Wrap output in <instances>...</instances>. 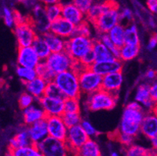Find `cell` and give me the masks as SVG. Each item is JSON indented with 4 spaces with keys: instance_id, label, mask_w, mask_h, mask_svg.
<instances>
[{
    "instance_id": "6da1fadb",
    "label": "cell",
    "mask_w": 157,
    "mask_h": 156,
    "mask_svg": "<svg viewBox=\"0 0 157 156\" xmlns=\"http://www.w3.org/2000/svg\"><path fill=\"white\" fill-rule=\"evenodd\" d=\"M146 112L143 108H131L125 106L118 131L136 137L141 134V124Z\"/></svg>"
},
{
    "instance_id": "7a4b0ae2",
    "label": "cell",
    "mask_w": 157,
    "mask_h": 156,
    "mask_svg": "<svg viewBox=\"0 0 157 156\" xmlns=\"http://www.w3.org/2000/svg\"><path fill=\"white\" fill-rule=\"evenodd\" d=\"M117 103V95L103 89L88 94L85 101V106L92 112L111 110L116 106Z\"/></svg>"
},
{
    "instance_id": "3957f363",
    "label": "cell",
    "mask_w": 157,
    "mask_h": 156,
    "mask_svg": "<svg viewBox=\"0 0 157 156\" xmlns=\"http://www.w3.org/2000/svg\"><path fill=\"white\" fill-rule=\"evenodd\" d=\"M54 81L66 98H80L82 94L80 88L79 74L73 70L56 74Z\"/></svg>"
},
{
    "instance_id": "277c9868",
    "label": "cell",
    "mask_w": 157,
    "mask_h": 156,
    "mask_svg": "<svg viewBox=\"0 0 157 156\" xmlns=\"http://www.w3.org/2000/svg\"><path fill=\"white\" fill-rule=\"evenodd\" d=\"M94 39L92 37L74 35L67 40L66 51L74 60H81L88 51L92 49Z\"/></svg>"
},
{
    "instance_id": "5b68a950",
    "label": "cell",
    "mask_w": 157,
    "mask_h": 156,
    "mask_svg": "<svg viewBox=\"0 0 157 156\" xmlns=\"http://www.w3.org/2000/svg\"><path fill=\"white\" fill-rule=\"evenodd\" d=\"M37 149L45 156H69L71 152L66 141L48 136L41 142L35 144Z\"/></svg>"
},
{
    "instance_id": "8992f818",
    "label": "cell",
    "mask_w": 157,
    "mask_h": 156,
    "mask_svg": "<svg viewBox=\"0 0 157 156\" xmlns=\"http://www.w3.org/2000/svg\"><path fill=\"white\" fill-rule=\"evenodd\" d=\"M118 24H120V10L116 4L105 10L92 24L98 34H104L109 32Z\"/></svg>"
},
{
    "instance_id": "52a82bcc",
    "label": "cell",
    "mask_w": 157,
    "mask_h": 156,
    "mask_svg": "<svg viewBox=\"0 0 157 156\" xmlns=\"http://www.w3.org/2000/svg\"><path fill=\"white\" fill-rule=\"evenodd\" d=\"M79 82L81 93L88 95L102 89V77L92 68H86L79 74Z\"/></svg>"
},
{
    "instance_id": "ba28073f",
    "label": "cell",
    "mask_w": 157,
    "mask_h": 156,
    "mask_svg": "<svg viewBox=\"0 0 157 156\" xmlns=\"http://www.w3.org/2000/svg\"><path fill=\"white\" fill-rule=\"evenodd\" d=\"M29 19L38 35H44L50 31L51 21L47 16L44 5L36 4L34 6Z\"/></svg>"
},
{
    "instance_id": "9c48e42d",
    "label": "cell",
    "mask_w": 157,
    "mask_h": 156,
    "mask_svg": "<svg viewBox=\"0 0 157 156\" xmlns=\"http://www.w3.org/2000/svg\"><path fill=\"white\" fill-rule=\"evenodd\" d=\"M45 61L48 67L56 74H58L71 70L75 60L70 55L67 51H63L52 52Z\"/></svg>"
},
{
    "instance_id": "30bf717a",
    "label": "cell",
    "mask_w": 157,
    "mask_h": 156,
    "mask_svg": "<svg viewBox=\"0 0 157 156\" xmlns=\"http://www.w3.org/2000/svg\"><path fill=\"white\" fill-rule=\"evenodd\" d=\"M13 33L19 47L31 46L38 36L30 19L26 22L16 24L13 28Z\"/></svg>"
},
{
    "instance_id": "8fae6325",
    "label": "cell",
    "mask_w": 157,
    "mask_h": 156,
    "mask_svg": "<svg viewBox=\"0 0 157 156\" xmlns=\"http://www.w3.org/2000/svg\"><path fill=\"white\" fill-rule=\"evenodd\" d=\"M90 137L86 134L81 124L68 128L66 143L71 153H75L83 146Z\"/></svg>"
},
{
    "instance_id": "7c38bea8",
    "label": "cell",
    "mask_w": 157,
    "mask_h": 156,
    "mask_svg": "<svg viewBox=\"0 0 157 156\" xmlns=\"http://www.w3.org/2000/svg\"><path fill=\"white\" fill-rule=\"evenodd\" d=\"M46 120L48 124V136L65 141L67 136L68 127L65 124L62 116H47Z\"/></svg>"
},
{
    "instance_id": "4fadbf2b",
    "label": "cell",
    "mask_w": 157,
    "mask_h": 156,
    "mask_svg": "<svg viewBox=\"0 0 157 156\" xmlns=\"http://www.w3.org/2000/svg\"><path fill=\"white\" fill-rule=\"evenodd\" d=\"M42 60L40 59L32 46L19 47L17 49V63L18 66L30 68H36Z\"/></svg>"
},
{
    "instance_id": "5bb4252c",
    "label": "cell",
    "mask_w": 157,
    "mask_h": 156,
    "mask_svg": "<svg viewBox=\"0 0 157 156\" xmlns=\"http://www.w3.org/2000/svg\"><path fill=\"white\" fill-rule=\"evenodd\" d=\"M47 116H62L64 113V99L51 98L45 95L38 101Z\"/></svg>"
},
{
    "instance_id": "9a60e30c",
    "label": "cell",
    "mask_w": 157,
    "mask_h": 156,
    "mask_svg": "<svg viewBox=\"0 0 157 156\" xmlns=\"http://www.w3.org/2000/svg\"><path fill=\"white\" fill-rule=\"evenodd\" d=\"M135 100L139 102L145 112H152L156 103L153 101L150 94V84L142 83L137 87Z\"/></svg>"
},
{
    "instance_id": "2e32d148",
    "label": "cell",
    "mask_w": 157,
    "mask_h": 156,
    "mask_svg": "<svg viewBox=\"0 0 157 156\" xmlns=\"http://www.w3.org/2000/svg\"><path fill=\"white\" fill-rule=\"evenodd\" d=\"M76 26L72 23L66 20L63 17H59L58 19L51 22L50 31L51 32L57 34L58 36L67 40L74 35V30Z\"/></svg>"
},
{
    "instance_id": "e0dca14e",
    "label": "cell",
    "mask_w": 157,
    "mask_h": 156,
    "mask_svg": "<svg viewBox=\"0 0 157 156\" xmlns=\"http://www.w3.org/2000/svg\"><path fill=\"white\" fill-rule=\"evenodd\" d=\"M91 68L95 73L103 77L106 74L122 71L123 62L120 59L114 58L105 61L95 62Z\"/></svg>"
},
{
    "instance_id": "ac0fdd59",
    "label": "cell",
    "mask_w": 157,
    "mask_h": 156,
    "mask_svg": "<svg viewBox=\"0 0 157 156\" xmlns=\"http://www.w3.org/2000/svg\"><path fill=\"white\" fill-rule=\"evenodd\" d=\"M124 83L122 71L106 74L102 77V89L112 94H117Z\"/></svg>"
},
{
    "instance_id": "d6986e66",
    "label": "cell",
    "mask_w": 157,
    "mask_h": 156,
    "mask_svg": "<svg viewBox=\"0 0 157 156\" xmlns=\"http://www.w3.org/2000/svg\"><path fill=\"white\" fill-rule=\"evenodd\" d=\"M62 17L75 26L79 25L86 20V14L84 13L73 2L63 5Z\"/></svg>"
},
{
    "instance_id": "ffe728a7",
    "label": "cell",
    "mask_w": 157,
    "mask_h": 156,
    "mask_svg": "<svg viewBox=\"0 0 157 156\" xmlns=\"http://www.w3.org/2000/svg\"><path fill=\"white\" fill-rule=\"evenodd\" d=\"M28 130L33 144H36L41 142L48 136L46 118L28 126Z\"/></svg>"
},
{
    "instance_id": "44dd1931",
    "label": "cell",
    "mask_w": 157,
    "mask_h": 156,
    "mask_svg": "<svg viewBox=\"0 0 157 156\" xmlns=\"http://www.w3.org/2000/svg\"><path fill=\"white\" fill-rule=\"evenodd\" d=\"M47 117L42 107L39 105H31L28 108L23 109V120L24 125L30 126Z\"/></svg>"
},
{
    "instance_id": "7402d4cb",
    "label": "cell",
    "mask_w": 157,
    "mask_h": 156,
    "mask_svg": "<svg viewBox=\"0 0 157 156\" xmlns=\"http://www.w3.org/2000/svg\"><path fill=\"white\" fill-rule=\"evenodd\" d=\"M141 134L148 139L157 135V116L152 112L145 114L141 124Z\"/></svg>"
},
{
    "instance_id": "603a6c76",
    "label": "cell",
    "mask_w": 157,
    "mask_h": 156,
    "mask_svg": "<svg viewBox=\"0 0 157 156\" xmlns=\"http://www.w3.org/2000/svg\"><path fill=\"white\" fill-rule=\"evenodd\" d=\"M32 144H34L30 137L28 126L24 125V127H21L17 133L10 139L9 150H13L15 148L32 145Z\"/></svg>"
},
{
    "instance_id": "cb8c5ba5",
    "label": "cell",
    "mask_w": 157,
    "mask_h": 156,
    "mask_svg": "<svg viewBox=\"0 0 157 156\" xmlns=\"http://www.w3.org/2000/svg\"><path fill=\"white\" fill-rule=\"evenodd\" d=\"M47 84L48 82L46 81L41 77H37L32 81L24 84V86H25L26 91L35 97V99L38 101L39 99L45 96Z\"/></svg>"
},
{
    "instance_id": "d4e9b609",
    "label": "cell",
    "mask_w": 157,
    "mask_h": 156,
    "mask_svg": "<svg viewBox=\"0 0 157 156\" xmlns=\"http://www.w3.org/2000/svg\"><path fill=\"white\" fill-rule=\"evenodd\" d=\"M117 4L113 0H107L101 3H94L86 13V20L93 24L105 10Z\"/></svg>"
},
{
    "instance_id": "484cf974",
    "label": "cell",
    "mask_w": 157,
    "mask_h": 156,
    "mask_svg": "<svg viewBox=\"0 0 157 156\" xmlns=\"http://www.w3.org/2000/svg\"><path fill=\"white\" fill-rule=\"evenodd\" d=\"M44 38L46 41L47 44L50 48L52 52H59V51H66L67 46V40L57 34L48 31L43 35Z\"/></svg>"
},
{
    "instance_id": "4316f807",
    "label": "cell",
    "mask_w": 157,
    "mask_h": 156,
    "mask_svg": "<svg viewBox=\"0 0 157 156\" xmlns=\"http://www.w3.org/2000/svg\"><path fill=\"white\" fill-rule=\"evenodd\" d=\"M92 51L95 54L96 62L105 61V60L113 59L115 58L113 55L112 51L107 48L103 43L101 42L98 39H94Z\"/></svg>"
},
{
    "instance_id": "83f0119b",
    "label": "cell",
    "mask_w": 157,
    "mask_h": 156,
    "mask_svg": "<svg viewBox=\"0 0 157 156\" xmlns=\"http://www.w3.org/2000/svg\"><path fill=\"white\" fill-rule=\"evenodd\" d=\"M76 156H102L100 147L93 139L89 138L83 146L75 153Z\"/></svg>"
},
{
    "instance_id": "f1b7e54d",
    "label": "cell",
    "mask_w": 157,
    "mask_h": 156,
    "mask_svg": "<svg viewBox=\"0 0 157 156\" xmlns=\"http://www.w3.org/2000/svg\"><path fill=\"white\" fill-rule=\"evenodd\" d=\"M31 46L35 50L40 59L43 61L46 60V59L52 53L50 48L47 44L43 35H38Z\"/></svg>"
},
{
    "instance_id": "f546056e",
    "label": "cell",
    "mask_w": 157,
    "mask_h": 156,
    "mask_svg": "<svg viewBox=\"0 0 157 156\" xmlns=\"http://www.w3.org/2000/svg\"><path fill=\"white\" fill-rule=\"evenodd\" d=\"M140 50V45L125 44L124 46L120 48L119 59L122 62H128L133 60L139 55Z\"/></svg>"
},
{
    "instance_id": "4dcf8cb0",
    "label": "cell",
    "mask_w": 157,
    "mask_h": 156,
    "mask_svg": "<svg viewBox=\"0 0 157 156\" xmlns=\"http://www.w3.org/2000/svg\"><path fill=\"white\" fill-rule=\"evenodd\" d=\"M114 45L118 48H121L125 45V27L122 24H118L108 32Z\"/></svg>"
},
{
    "instance_id": "1f68e13d",
    "label": "cell",
    "mask_w": 157,
    "mask_h": 156,
    "mask_svg": "<svg viewBox=\"0 0 157 156\" xmlns=\"http://www.w3.org/2000/svg\"><path fill=\"white\" fill-rule=\"evenodd\" d=\"M125 44L140 45L138 29L135 23H131L125 27Z\"/></svg>"
},
{
    "instance_id": "d6a6232c",
    "label": "cell",
    "mask_w": 157,
    "mask_h": 156,
    "mask_svg": "<svg viewBox=\"0 0 157 156\" xmlns=\"http://www.w3.org/2000/svg\"><path fill=\"white\" fill-rule=\"evenodd\" d=\"M16 74L24 84L29 82L38 77L35 68L17 66L16 68Z\"/></svg>"
},
{
    "instance_id": "836d02e7",
    "label": "cell",
    "mask_w": 157,
    "mask_h": 156,
    "mask_svg": "<svg viewBox=\"0 0 157 156\" xmlns=\"http://www.w3.org/2000/svg\"><path fill=\"white\" fill-rule=\"evenodd\" d=\"M35 70L37 72V75L38 77H41L47 82H50V81H53L55 79L56 75V74L51 70L48 66L47 65L46 62L42 60L41 62L38 63L35 68Z\"/></svg>"
},
{
    "instance_id": "e575fe53",
    "label": "cell",
    "mask_w": 157,
    "mask_h": 156,
    "mask_svg": "<svg viewBox=\"0 0 157 156\" xmlns=\"http://www.w3.org/2000/svg\"><path fill=\"white\" fill-rule=\"evenodd\" d=\"M152 150L145 148L139 144H133L128 148H125L124 156H149Z\"/></svg>"
},
{
    "instance_id": "d590c367",
    "label": "cell",
    "mask_w": 157,
    "mask_h": 156,
    "mask_svg": "<svg viewBox=\"0 0 157 156\" xmlns=\"http://www.w3.org/2000/svg\"><path fill=\"white\" fill-rule=\"evenodd\" d=\"M98 40L102 42L107 48H109L111 51H112L113 55L115 58L119 59L120 55V48L114 45V43L113 42L111 38H109L108 33H104V34H99L98 37L97 38Z\"/></svg>"
},
{
    "instance_id": "8d00e7d4",
    "label": "cell",
    "mask_w": 157,
    "mask_h": 156,
    "mask_svg": "<svg viewBox=\"0 0 157 156\" xmlns=\"http://www.w3.org/2000/svg\"><path fill=\"white\" fill-rule=\"evenodd\" d=\"M45 95L51 97V98H62V99H65L66 98L63 93L62 92L61 89L59 88V86L56 84L54 81L48 82L46 86V89H45Z\"/></svg>"
},
{
    "instance_id": "74e56055",
    "label": "cell",
    "mask_w": 157,
    "mask_h": 156,
    "mask_svg": "<svg viewBox=\"0 0 157 156\" xmlns=\"http://www.w3.org/2000/svg\"><path fill=\"white\" fill-rule=\"evenodd\" d=\"M61 116L68 128L74 126L79 125L82 121L80 112H64Z\"/></svg>"
},
{
    "instance_id": "f35d334b",
    "label": "cell",
    "mask_w": 157,
    "mask_h": 156,
    "mask_svg": "<svg viewBox=\"0 0 157 156\" xmlns=\"http://www.w3.org/2000/svg\"><path fill=\"white\" fill-rule=\"evenodd\" d=\"M62 7L63 5L61 3L52 4L45 6L46 14L51 22L62 17Z\"/></svg>"
},
{
    "instance_id": "ab89813d",
    "label": "cell",
    "mask_w": 157,
    "mask_h": 156,
    "mask_svg": "<svg viewBox=\"0 0 157 156\" xmlns=\"http://www.w3.org/2000/svg\"><path fill=\"white\" fill-rule=\"evenodd\" d=\"M79 98H66L64 99V112H80Z\"/></svg>"
},
{
    "instance_id": "60d3db41",
    "label": "cell",
    "mask_w": 157,
    "mask_h": 156,
    "mask_svg": "<svg viewBox=\"0 0 157 156\" xmlns=\"http://www.w3.org/2000/svg\"><path fill=\"white\" fill-rule=\"evenodd\" d=\"M74 35L91 37V35H92V28H91V26L89 24V21L88 20H85L81 24L76 26L75 30H74Z\"/></svg>"
},
{
    "instance_id": "b9f144b4",
    "label": "cell",
    "mask_w": 157,
    "mask_h": 156,
    "mask_svg": "<svg viewBox=\"0 0 157 156\" xmlns=\"http://www.w3.org/2000/svg\"><path fill=\"white\" fill-rule=\"evenodd\" d=\"M2 18L4 24L10 28H13L16 26L14 11H12L9 7L4 6L2 10Z\"/></svg>"
},
{
    "instance_id": "7bdbcfd3",
    "label": "cell",
    "mask_w": 157,
    "mask_h": 156,
    "mask_svg": "<svg viewBox=\"0 0 157 156\" xmlns=\"http://www.w3.org/2000/svg\"><path fill=\"white\" fill-rule=\"evenodd\" d=\"M35 100H36L35 97L31 95L28 91H26L20 95L19 99H18V105L21 109H25L32 105L35 102Z\"/></svg>"
},
{
    "instance_id": "ee69618b",
    "label": "cell",
    "mask_w": 157,
    "mask_h": 156,
    "mask_svg": "<svg viewBox=\"0 0 157 156\" xmlns=\"http://www.w3.org/2000/svg\"><path fill=\"white\" fill-rule=\"evenodd\" d=\"M115 137L117 141L121 145L124 146V148H128L129 146L135 144V137L129 135V134H124V133H122L119 131H117V134H115Z\"/></svg>"
},
{
    "instance_id": "f6af8a7d",
    "label": "cell",
    "mask_w": 157,
    "mask_h": 156,
    "mask_svg": "<svg viewBox=\"0 0 157 156\" xmlns=\"http://www.w3.org/2000/svg\"><path fill=\"white\" fill-rule=\"evenodd\" d=\"M37 150L35 144L25 147H21V148H15L13 150H10L15 156H32V154L35 152Z\"/></svg>"
},
{
    "instance_id": "bcb514c9",
    "label": "cell",
    "mask_w": 157,
    "mask_h": 156,
    "mask_svg": "<svg viewBox=\"0 0 157 156\" xmlns=\"http://www.w3.org/2000/svg\"><path fill=\"white\" fill-rule=\"evenodd\" d=\"M81 125L82 128L84 129V131L89 136L90 138H93V137H97L98 135V131L88 120H82L81 123Z\"/></svg>"
},
{
    "instance_id": "7dc6e473",
    "label": "cell",
    "mask_w": 157,
    "mask_h": 156,
    "mask_svg": "<svg viewBox=\"0 0 157 156\" xmlns=\"http://www.w3.org/2000/svg\"><path fill=\"white\" fill-rule=\"evenodd\" d=\"M71 1L85 14L94 4V0H71Z\"/></svg>"
},
{
    "instance_id": "c3c4849f",
    "label": "cell",
    "mask_w": 157,
    "mask_h": 156,
    "mask_svg": "<svg viewBox=\"0 0 157 156\" xmlns=\"http://www.w3.org/2000/svg\"><path fill=\"white\" fill-rule=\"evenodd\" d=\"M134 19V13L131 9L123 8L120 10V23L122 24L123 21H126L128 24L132 23Z\"/></svg>"
},
{
    "instance_id": "681fc988",
    "label": "cell",
    "mask_w": 157,
    "mask_h": 156,
    "mask_svg": "<svg viewBox=\"0 0 157 156\" xmlns=\"http://www.w3.org/2000/svg\"><path fill=\"white\" fill-rule=\"evenodd\" d=\"M80 61H81V62L82 63L87 67V68H91L92 66L96 62L95 54H94L92 49L90 51H88L86 55H84V56L81 59Z\"/></svg>"
},
{
    "instance_id": "f907efd6",
    "label": "cell",
    "mask_w": 157,
    "mask_h": 156,
    "mask_svg": "<svg viewBox=\"0 0 157 156\" xmlns=\"http://www.w3.org/2000/svg\"><path fill=\"white\" fill-rule=\"evenodd\" d=\"M145 79L147 81V83L154 82L157 81V71L154 69H148L145 74Z\"/></svg>"
},
{
    "instance_id": "816d5d0a",
    "label": "cell",
    "mask_w": 157,
    "mask_h": 156,
    "mask_svg": "<svg viewBox=\"0 0 157 156\" xmlns=\"http://www.w3.org/2000/svg\"><path fill=\"white\" fill-rule=\"evenodd\" d=\"M157 47V33H155L150 37V38L148 39V43H147L146 48L148 51H153Z\"/></svg>"
},
{
    "instance_id": "f5cc1de1",
    "label": "cell",
    "mask_w": 157,
    "mask_h": 156,
    "mask_svg": "<svg viewBox=\"0 0 157 156\" xmlns=\"http://www.w3.org/2000/svg\"><path fill=\"white\" fill-rule=\"evenodd\" d=\"M146 6L149 12L157 16V0H146Z\"/></svg>"
},
{
    "instance_id": "db71d44e",
    "label": "cell",
    "mask_w": 157,
    "mask_h": 156,
    "mask_svg": "<svg viewBox=\"0 0 157 156\" xmlns=\"http://www.w3.org/2000/svg\"><path fill=\"white\" fill-rule=\"evenodd\" d=\"M87 67H85V65H84L80 61V60H75L74 63V64H73V67H72V69L71 70H73L74 71H75V72L77 73V74H81L82 71H84L86 69Z\"/></svg>"
},
{
    "instance_id": "11a10c76",
    "label": "cell",
    "mask_w": 157,
    "mask_h": 156,
    "mask_svg": "<svg viewBox=\"0 0 157 156\" xmlns=\"http://www.w3.org/2000/svg\"><path fill=\"white\" fill-rule=\"evenodd\" d=\"M151 97L155 103H157V81L150 84Z\"/></svg>"
},
{
    "instance_id": "9f6ffc18",
    "label": "cell",
    "mask_w": 157,
    "mask_h": 156,
    "mask_svg": "<svg viewBox=\"0 0 157 156\" xmlns=\"http://www.w3.org/2000/svg\"><path fill=\"white\" fill-rule=\"evenodd\" d=\"M149 141L151 144V149L155 152H157V135L152 137L151 139H149Z\"/></svg>"
},
{
    "instance_id": "6f0895ef",
    "label": "cell",
    "mask_w": 157,
    "mask_h": 156,
    "mask_svg": "<svg viewBox=\"0 0 157 156\" xmlns=\"http://www.w3.org/2000/svg\"><path fill=\"white\" fill-rule=\"evenodd\" d=\"M42 5H44L45 6L48 5H52V4H56V3H60L61 0H38Z\"/></svg>"
},
{
    "instance_id": "680465c9",
    "label": "cell",
    "mask_w": 157,
    "mask_h": 156,
    "mask_svg": "<svg viewBox=\"0 0 157 156\" xmlns=\"http://www.w3.org/2000/svg\"><path fill=\"white\" fill-rule=\"evenodd\" d=\"M32 156H45V155L42 154V152H40V151L37 149L36 151H35V152L32 154Z\"/></svg>"
},
{
    "instance_id": "91938a15",
    "label": "cell",
    "mask_w": 157,
    "mask_h": 156,
    "mask_svg": "<svg viewBox=\"0 0 157 156\" xmlns=\"http://www.w3.org/2000/svg\"><path fill=\"white\" fill-rule=\"evenodd\" d=\"M4 156H15V155H14L13 153L12 152V151H10V150H8V151H7L5 154H4Z\"/></svg>"
},
{
    "instance_id": "94428289",
    "label": "cell",
    "mask_w": 157,
    "mask_h": 156,
    "mask_svg": "<svg viewBox=\"0 0 157 156\" xmlns=\"http://www.w3.org/2000/svg\"><path fill=\"white\" fill-rule=\"evenodd\" d=\"M152 112H153L154 114H155V116H157V103L156 104H155V106H154V108H153V109H152Z\"/></svg>"
},
{
    "instance_id": "6125c7cd",
    "label": "cell",
    "mask_w": 157,
    "mask_h": 156,
    "mask_svg": "<svg viewBox=\"0 0 157 156\" xmlns=\"http://www.w3.org/2000/svg\"><path fill=\"white\" fill-rule=\"evenodd\" d=\"M110 156H121V155H120L119 153L117 152V151H113V152L110 154Z\"/></svg>"
},
{
    "instance_id": "be15d7a7",
    "label": "cell",
    "mask_w": 157,
    "mask_h": 156,
    "mask_svg": "<svg viewBox=\"0 0 157 156\" xmlns=\"http://www.w3.org/2000/svg\"><path fill=\"white\" fill-rule=\"evenodd\" d=\"M149 156H157V152H155V151H152V152L151 153Z\"/></svg>"
}]
</instances>
